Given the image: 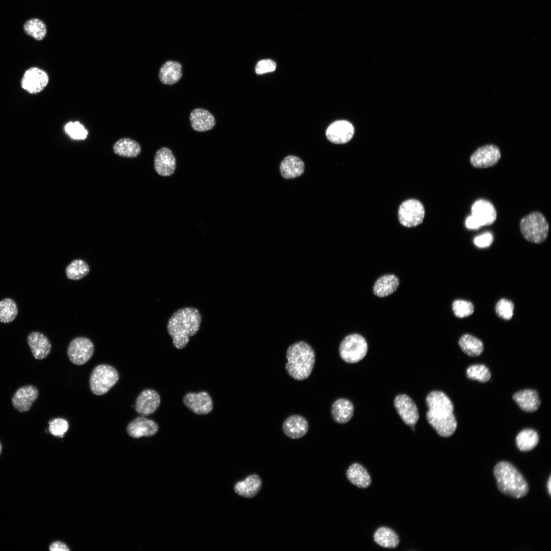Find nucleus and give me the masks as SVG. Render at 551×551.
<instances>
[{
	"mask_svg": "<svg viewBox=\"0 0 551 551\" xmlns=\"http://www.w3.org/2000/svg\"><path fill=\"white\" fill-rule=\"evenodd\" d=\"M459 345L465 354L471 357L480 356L484 349L482 342L469 334L463 335L459 339Z\"/></svg>",
	"mask_w": 551,
	"mask_h": 551,
	"instance_id": "2f4dec72",
	"label": "nucleus"
},
{
	"mask_svg": "<svg viewBox=\"0 0 551 551\" xmlns=\"http://www.w3.org/2000/svg\"><path fill=\"white\" fill-rule=\"evenodd\" d=\"M424 208L418 200L410 199L404 202L398 209L400 223L406 227H414L422 223Z\"/></svg>",
	"mask_w": 551,
	"mask_h": 551,
	"instance_id": "1a4fd4ad",
	"label": "nucleus"
},
{
	"mask_svg": "<svg viewBox=\"0 0 551 551\" xmlns=\"http://www.w3.org/2000/svg\"><path fill=\"white\" fill-rule=\"evenodd\" d=\"M354 134V128L348 121L340 120L333 122L327 128L326 136L331 142L343 144L348 142Z\"/></svg>",
	"mask_w": 551,
	"mask_h": 551,
	"instance_id": "2eb2a0df",
	"label": "nucleus"
},
{
	"mask_svg": "<svg viewBox=\"0 0 551 551\" xmlns=\"http://www.w3.org/2000/svg\"><path fill=\"white\" fill-rule=\"evenodd\" d=\"M24 33L36 40H42L46 34V27L43 21L38 18L28 20L23 24Z\"/></svg>",
	"mask_w": 551,
	"mask_h": 551,
	"instance_id": "72a5a7b5",
	"label": "nucleus"
},
{
	"mask_svg": "<svg viewBox=\"0 0 551 551\" xmlns=\"http://www.w3.org/2000/svg\"><path fill=\"white\" fill-rule=\"evenodd\" d=\"M466 375L469 379L485 383L491 378L489 369L484 365L478 364L469 366L466 370Z\"/></svg>",
	"mask_w": 551,
	"mask_h": 551,
	"instance_id": "e433bc0d",
	"label": "nucleus"
},
{
	"mask_svg": "<svg viewBox=\"0 0 551 551\" xmlns=\"http://www.w3.org/2000/svg\"><path fill=\"white\" fill-rule=\"evenodd\" d=\"M494 475L499 491L516 498L524 496L529 491L528 484L518 470L507 462L498 463L494 467Z\"/></svg>",
	"mask_w": 551,
	"mask_h": 551,
	"instance_id": "20e7f679",
	"label": "nucleus"
},
{
	"mask_svg": "<svg viewBox=\"0 0 551 551\" xmlns=\"http://www.w3.org/2000/svg\"><path fill=\"white\" fill-rule=\"evenodd\" d=\"M305 171V164L299 157L289 155L281 162L280 165L281 174L286 179L296 178L302 175Z\"/></svg>",
	"mask_w": 551,
	"mask_h": 551,
	"instance_id": "b1692460",
	"label": "nucleus"
},
{
	"mask_svg": "<svg viewBox=\"0 0 551 551\" xmlns=\"http://www.w3.org/2000/svg\"><path fill=\"white\" fill-rule=\"evenodd\" d=\"M471 214L481 226L492 224L497 217L494 206L491 202L485 199H479L474 203L471 207Z\"/></svg>",
	"mask_w": 551,
	"mask_h": 551,
	"instance_id": "f3484780",
	"label": "nucleus"
},
{
	"mask_svg": "<svg viewBox=\"0 0 551 551\" xmlns=\"http://www.w3.org/2000/svg\"><path fill=\"white\" fill-rule=\"evenodd\" d=\"M500 157L499 148L495 145L489 144L477 149L471 155L470 162L475 168H484L495 165Z\"/></svg>",
	"mask_w": 551,
	"mask_h": 551,
	"instance_id": "9b49d317",
	"label": "nucleus"
},
{
	"mask_svg": "<svg viewBox=\"0 0 551 551\" xmlns=\"http://www.w3.org/2000/svg\"><path fill=\"white\" fill-rule=\"evenodd\" d=\"M309 429L307 420L299 415H292L287 417L282 424V430L288 437L297 439L304 437Z\"/></svg>",
	"mask_w": 551,
	"mask_h": 551,
	"instance_id": "aec40b11",
	"label": "nucleus"
},
{
	"mask_svg": "<svg viewBox=\"0 0 551 551\" xmlns=\"http://www.w3.org/2000/svg\"><path fill=\"white\" fill-rule=\"evenodd\" d=\"M176 161L171 151L167 147L158 149L155 155L154 167L161 176H169L176 169Z\"/></svg>",
	"mask_w": 551,
	"mask_h": 551,
	"instance_id": "6ab92c4d",
	"label": "nucleus"
},
{
	"mask_svg": "<svg viewBox=\"0 0 551 551\" xmlns=\"http://www.w3.org/2000/svg\"><path fill=\"white\" fill-rule=\"evenodd\" d=\"M286 356L285 369L291 377L298 381L309 377L315 361V352L310 344L303 341L295 342L288 348Z\"/></svg>",
	"mask_w": 551,
	"mask_h": 551,
	"instance_id": "7ed1b4c3",
	"label": "nucleus"
},
{
	"mask_svg": "<svg viewBox=\"0 0 551 551\" xmlns=\"http://www.w3.org/2000/svg\"><path fill=\"white\" fill-rule=\"evenodd\" d=\"M18 314L16 303L10 298L0 301V322L9 323L13 321Z\"/></svg>",
	"mask_w": 551,
	"mask_h": 551,
	"instance_id": "c9c22d12",
	"label": "nucleus"
},
{
	"mask_svg": "<svg viewBox=\"0 0 551 551\" xmlns=\"http://www.w3.org/2000/svg\"><path fill=\"white\" fill-rule=\"evenodd\" d=\"M49 550L51 551H68L69 550V549L64 543L56 541L50 545Z\"/></svg>",
	"mask_w": 551,
	"mask_h": 551,
	"instance_id": "c03bdc74",
	"label": "nucleus"
},
{
	"mask_svg": "<svg viewBox=\"0 0 551 551\" xmlns=\"http://www.w3.org/2000/svg\"><path fill=\"white\" fill-rule=\"evenodd\" d=\"M354 414L352 403L345 398H339L333 404L331 414L333 420L337 423L343 424L348 422Z\"/></svg>",
	"mask_w": 551,
	"mask_h": 551,
	"instance_id": "bb28decb",
	"label": "nucleus"
},
{
	"mask_svg": "<svg viewBox=\"0 0 551 551\" xmlns=\"http://www.w3.org/2000/svg\"><path fill=\"white\" fill-rule=\"evenodd\" d=\"M513 398L521 409L525 412L536 411L540 404L538 394L534 390L526 389L514 393Z\"/></svg>",
	"mask_w": 551,
	"mask_h": 551,
	"instance_id": "393cba45",
	"label": "nucleus"
},
{
	"mask_svg": "<svg viewBox=\"0 0 551 551\" xmlns=\"http://www.w3.org/2000/svg\"><path fill=\"white\" fill-rule=\"evenodd\" d=\"M466 226L468 229H476L480 227L481 225L475 218L471 215L466 219Z\"/></svg>",
	"mask_w": 551,
	"mask_h": 551,
	"instance_id": "a18cd8bd",
	"label": "nucleus"
},
{
	"mask_svg": "<svg viewBox=\"0 0 551 551\" xmlns=\"http://www.w3.org/2000/svg\"><path fill=\"white\" fill-rule=\"evenodd\" d=\"M190 121L192 129L197 132L211 130L216 124L214 116L208 110L196 108L190 114Z\"/></svg>",
	"mask_w": 551,
	"mask_h": 551,
	"instance_id": "4be33fe9",
	"label": "nucleus"
},
{
	"mask_svg": "<svg viewBox=\"0 0 551 551\" xmlns=\"http://www.w3.org/2000/svg\"><path fill=\"white\" fill-rule=\"evenodd\" d=\"M514 308V304L511 301L503 298L497 303L495 311L500 318L505 320H510L513 316Z\"/></svg>",
	"mask_w": 551,
	"mask_h": 551,
	"instance_id": "ea45409f",
	"label": "nucleus"
},
{
	"mask_svg": "<svg viewBox=\"0 0 551 551\" xmlns=\"http://www.w3.org/2000/svg\"><path fill=\"white\" fill-rule=\"evenodd\" d=\"M27 342L34 357L38 360L45 358L49 354L52 345L42 333L33 332L27 337Z\"/></svg>",
	"mask_w": 551,
	"mask_h": 551,
	"instance_id": "412c9836",
	"label": "nucleus"
},
{
	"mask_svg": "<svg viewBox=\"0 0 551 551\" xmlns=\"http://www.w3.org/2000/svg\"><path fill=\"white\" fill-rule=\"evenodd\" d=\"M67 421L62 418H56L49 422V431L55 436L62 437L68 429Z\"/></svg>",
	"mask_w": 551,
	"mask_h": 551,
	"instance_id": "a19ab883",
	"label": "nucleus"
},
{
	"mask_svg": "<svg viewBox=\"0 0 551 551\" xmlns=\"http://www.w3.org/2000/svg\"><path fill=\"white\" fill-rule=\"evenodd\" d=\"M38 396V390L32 385L19 388L14 393L12 403L14 408L19 412L28 411Z\"/></svg>",
	"mask_w": 551,
	"mask_h": 551,
	"instance_id": "a211bd4d",
	"label": "nucleus"
},
{
	"mask_svg": "<svg viewBox=\"0 0 551 551\" xmlns=\"http://www.w3.org/2000/svg\"><path fill=\"white\" fill-rule=\"evenodd\" d=\"M161 398L157 391L152 389L143 390L137 396L135 404L136 412L146 416L153 414L159 408Z\"/></svg>",
	"mask_w": 551,
	"mask_h": 551,
	"instance_id": "4468645a",
	"label": "nucleus"
},
{
	"mask_svg": "<svg viewBox=\"0 0 551 551\" xmlns=\"http://www.w3.org/2000/svg\"><path fill=\"white\" fill-rule=\"evenodd\" d=\"M202 321L201 312L196 308L186 307L174 312L166 325L173 345L178 349L185 348L190 338L198 332Z\"/></svg>",
	"mask_w": 551,
	"mask_h": 551,
	"instance_id": "f03ea898",
	"label": "nucleus"
},
{
	"mask_svg": "<svg viewBox=\"0 0 551 551\" xmlns=\"http://www.w3.org/2000/svg\"><path fill=\"white\" fill-rule=\"evenodd\" d=\"M539 442L537 433L533 430L525 429L517 436L516 443L519 449L527 452L533 449Z\"/></svg>",
	"mask_w": 551,
	"mask_h": 551,
	"instance_id": "473e14b6",
	"label": "nucleus"
},
{
	"mask_svg": "<svg viewBox=\"0 0 551 551\" xmlns=\"http://www.w3.org/2000/svg\"><path fill=\"white\" fill-rule=\"evenodd\" d=\"M399 284V280L395 275H384L375 282L373 288V293L380 297L387 296L396 291Z\"/></svg>",
	"mask_w": 551,
	"mask_h": 551,
	"instance_id": "cd10ccee",
	"label": "nucleus"
},
{
	"mask_svg": "<svg viewBox=\"0 0 551 551\" xmlns=\"http://www.w3.org/2000/svg\"><path fill=\"white\" fill-rule=\"evenodd\" d=\"M519 227L521 234L529 242L540 243L547 237L549 224L544 216L539 212H533L523 217Z\"/></svg>",
	"mask_w": 551,
	"mask_h": 551,
	"instance_id": "39448f33",
	"label": "nucleus"
},
{
	"mask_svg": "<svg viewBox=\"0 0 551 551\" xmlns=\"http://www.w3.org/2000/svg\"><path fill=\"white\" fill-rule=\"evenodd\" d=\"M115 154L126 158H135L141 153V148L138 142L129 138H121L113 146Z\"/></svg>",
	"mask_w": 551,
	"mask_h": 551,
	"instance_id": "c756f323",
	"label": "nucleus"
},
{
	"mask_svg": "<svg viewBox=\"0 0 551 551\" xmlns=\"http://www.w3.org/2000/svg\"><path fill=\"white\" fill-rule=\"evenodd\" d=\"M1 451H2V446H1V444L0 443V454L1 453Z\"/></svg>",
	"mask_w": 551,
	"mask_h": 551,
	"instance_id": "de8ad7c7",
	"label": "nucleus"
},
{
	"mask_svg": "<svg viewBox=\"0 0 551 551\" xmlns=\"http://www.w3.org/2000/svg\"><path fill=\"white\" fill-rule=\"evenodd\" d=\"M547 488L549 494L551 493V477H550L547 483Z\"/></svg>",
	"mask_w": 551,
	"mask_h": 551,
	"instance_id": "49530a36",
	"label": "nucleus"
},
{
	"mask_svg": "<svg viewBox=\"0 0 551 551\" xmlns=\"http://www.w3.org/2000/svg\"><path fill=\"white\" fill-rule=\"evenodd\" d=\"M94 350V344L91 340L85 337H78L69 343L67 354L69 360L73 364L81 365L91 358Z\"/></svg>",
	"mask_w": 551,
	"mask_h": 551,
	"instance_id": "6e6552de",
	"label": "nucleus"
},
{
	"mask_svg": "<svg viewBox=\"0 0 551 551\" xmlns=\"http://www.w3.org/2000/svg\"><path fill=\"white\" fill-rule=\"evenodd\" d=\"M394 405L404 422L414 430L413 427L418 420L419 414L413 400L409 396L400 394L395 397Z\"/></svg>",
	"mask_w": 551,
	"mask_h": 551,
	"instance_id": "ddd939ff",
	"label": "nucleus"
},
{
	"mask_svg": "<svg viewBox=\"0 0 551 551\" xmlns=\"http://www.w3.org/2000/svg\"><path fill=\"white\" fill-rule=\"evenodd\" d=\"M428 422L441 436L447 437L455 432L457 422L453 414L454 406L448 396L439 391L431 392L426 398Z\"/></svg>",
	"mask_w": 551,
	"mask_h": 551,
	"instance_id": "f257e3e1",
	"label": "nucleus"
},
{
	"mask_svg": "<svg viewBox=\"0 0 551 551\" xmlns=\"http://www.w3.org/2000/svg\"><path fill=\"white\" fill-rule=\"evenodd\" d=\"M262 487V481L257 474H252L243 481L238 482L234 486V491L238 495L251 498L257 495Z\"/></svg>",
	"mask_w": 551,
	"mask_h": 551,
	"instance_id": "5701e85b",
	"label": "nucleus"
},
{
	"mask_svg": "<svg viewBox=\"0 0 551 551\" xmlns=\"http://www.w3.org/2000/svg\"><path fill=\"white\" fill-rule=\"evenodd\" d=\"M348 480L358 487L365 488L371 484L370 476L367 470L359 463L351 465L346 471Z\"/></svg>",
	"mask_w": 551,
	"mask_h": 551,
	"instance_id": "c85d7f7f",
	"label": "nucleus"
},
{
	"mask_svg": "<svg viewBox=\"0 0 551 551\" xmlns=\"http://www.w3.org/2000/svg\"><path fill=\"white\" fill-rule=\"evenodd\" d=\"M368 350L365 338L357 334L345 337L339 346V354L342 359L349 363H357L363 359Z\"/></svg>",
	"mask_w": 551,
	"mask_h": 551,
	"instance_id": "0eeeda50",
	"label": "nucleus"
},
{
	"mask_svg": "<svg viewBox=\"0 0 551 551\" xmlns=\"http://www.w3.org/2000/svg\"><path fill=\"white\" fill-rule=\"evenodd\" d=\"M493 240V236L490 233L483 234L474 239V243L479 247L490 246Z\"/></svg>",
	"mask_w": 551,
	"mask_h": 551,
	"instance_id": "37998d69",
	"label": "nucleus"
},
{
	"mask_svg": "<svg viewBox=\"0 0 551 551\" xmlns=\"http://www.w3.org/2000/svg\"><path fill=\"white\" fill-rule=\"evenodd\" d=\"M119 378V373L113 366L104 364L97 365L90 375V389L95 395H104L116 384Z\"/></svg>",
	"mask_w": 551,
	"mask_h": 551,
	"instance_id": "423d86ee",
	"label": "nucleus"
},
{
	"mask_svg": "<svg viewBox=\"0 0 551 551\" xmlns=\"http://www.w3.org/2000/svg\"><path fill=\"white\" fill-rule=\"evenodd\" d=\"M90 270L88 264L84 260H73L66 268L65 273L68 279L80 280L88 274Z\"/></svg>",
	"mask_w": 551,
	"mask_h": 551,
	"instance_id": "f704fd0d",
	"label": "nucleus"
},
{
	"mask_svg": "<svg viewBox=\"0 0 551 551\" xmlns=\"http://www.w3.org/2000/svg\"><path fill=\"white\" fill-rule=\"evenodd\" d=\"M182 74V66L180 63L174 61H168L160 67L159 78L163 84L172 85L181 79Z\"/></svg>",
	"mask_w": 551,
	"mask_h": 551,
	"instance_id": "a878e982",
	"label": "nucleus"
},
{
	"mask_svg": "<svg viewBox=\"0 0 551 551\" xmlns=\"http://www.w3.org/2000/svg\"><path fill=\"white\" fill-rule=\"evenodd\" d=\"M158 430L157 423L143 416L134 419L128 424L126 429L129 435L134 438L152 436L157 433Z\"/></svg>",
	"mask_w": 551,
	"mask_h": 551,
	"instance_id": "dca6fc26",
	"label": "nucleus"
},
{
	"mask_svg": "<svg viewBox=\"0 0 551 551\" xmlns=\"http://www.w3.org/2000/svg\"><path fill=\"white\" fill-rule=\"evenodd\" d=\"M183 401L188 409L197 415L208 414L213 408L212 398L206 391L188 392L184 395Z\"/></svg>",
	"mask_w": 551,
	"mask_h": 551,
	"instance_id": "f8f14e48",
	"label": "nucleus"
},
{
	"mask_svg": "<svg viewBox=\"0 0 551 551\" xmlns=\"http://www.w3.org/2000/svg\"><path fill=\"white\" fill-rule=\"evenodd\" d=\"M276 63L270 59H264L259 61L256 67L255 71L258 74L272 72L276 68Z\"/></svg>",
	"mask_w": 551,
	"mask_h": 551,
	"instance_id": "79ce46f5",
	"label": "nucleus"
},
{
	"mask_svg": "<svg viewBox=\"0 0 551 551\" xmlns=\"http://www.w3.org/2000/svg\"><path fill=\"white\" fill-rule=\"evenodd\" d=\"M452 308L455 315L459 318L469 316L474 312V306L471 302L461 299L454 301Z\"/></svg>",
	"mask_w": 551,
	"mask_h": 551,
	"instance_id": "4c0bfd02",
	"label": "nucleus"
},
{
	"mask_svg": "<svg viewBox=\"0 0 551 551\" xmlns=\"http://www.w3.org/2000/svg\"><path fill=\"white\" fill-rule=\"evenodd\" d=\"M49 77L45 71L37 67L27 69L20 80L21 87L30 94L41 92L47 85Z\"/></svg>",
	"mask_w": 551,
	"mask_h": 551,
	"instance_id": "9d476101",
	"label": "nucleus"
},
{
	"mask_svg": "<svg viewBox=\"0 0 551 551\" xmlns=\"http://www.w3.org/2000/svg\"><path fill=\"white\" fill-rule=\"evenodd\" d=\"M373 538L375 543L385 548H395L399 542V537L394 531L384 527L375 531Z\"/></svg>",
	"mask_w": 551,
	"mask_h": 551,
	"instance_id": "7c9ffc66",
	"label": "nucleus"
},
{
	"mask_svg": "<svg viewBox=\"0 0 551 551\" xmlns=\"http://www.w3.org/2000/svg\"><path fill=\"white\" fill-rule=\"evenodd\" d=\"M65 130L69 136L74 139L84 140L88 132L84 126L79 121L69 122L65 126Z\"/></svg>",
	"mask_w": 551,
	"mask_h": 551,
	"instance_id": "58836bf2",
	"label": "nucleus"
}]
</instances>
